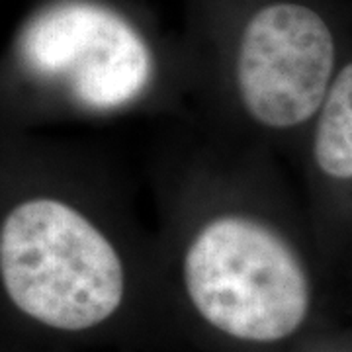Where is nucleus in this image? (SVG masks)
I'll return each instance as SVG.
<instances>
[{
    "label": "nucleus",
    "instance_id": "obj_1",
    "mask_svg": "<svg viewBox=\"0 0 352 352\" xmlns=\"http://www.w3.org/2000/svg\"><path fill=\"white\" fill-rule=\"evenodd\" d=\"M0 280L25 317L57 331L110 319L126 296V268L110 237L69 201H18L0 226Z\"/></svg>",
    "mask_w": 352,
    "mask_h": 352
},
{
    "label": "nucleus",
    "instance_id": "obj_2",
    "mask_svg": "<svg viewBox=\"0 0 352 352\" xmlns=\"http://www.w3.org/2000/svg\"><path fill=\"white\" fill-rule=\"evenodd\" d=\"M182 282L206 323L247 342L288 339L311 305L300 254L276 229L247 214L215 215L194 233Z\"/></svg>",
    "mask_w": 352,
    "mask_h": 352
},
{
    "label": "nucleus",
    "instance_id": "obj_3",
    "mask_svg": "<svg viewBox=\"0 0 352 352\" xmlns=\"http://www.w3.org/2000/svg\"><path fill=\"white\" fill-rule=\"evenodd\" d=\"M335 69V39L319 14L296 2L263 6L237 53V92L258 126L286 131L315 118Z\"/></svg>",
    "mask_w": 352,
    "mask_h": 352
},
{
    "label": "nucleus",
    "instance_id": "obj_4",
    "mask_svg": "<svg viewBox=\"0 0 352 352\" xmlns=\"http://www.w3.org/2000/svg\"><path fill=\"white\" fill-rule=\"evenodd\" d=\"M28 69L61 82L92 110L124 108L153 75L149 47L120 14L92 2H61L25 28Z\"/></svg>",
    "mask_w": 352,
    "mask_h": 352
},
{
    "label": "nucleus",
    "instance_id": "obj_5",
    "mask_svg": "<svg viewBox=\"0 0 352 352\" xmlns=\"http://www.w3.org/2000/svg\"><path fill=\"white\" fill-rule=\"evenodd\" d=\"M314 161L333 180H352V61L333 78L317 113Z\"/></svg>",
    "mask_w": 352,
    "mask_h": 352
}]
</instances>
